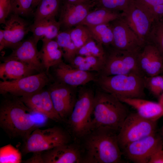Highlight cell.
<instances>
[{"label":"cell","mask_w":163,"mask_h":163,"mask_svg":"<svg viewBox=\"0 0 163 163\" xmlns=\"http://www.w3.org/2000/svg\"><path fill=\"white\" fill-rule=\"evenodd\" d=\"M98 83L102 90L118 99L143 98L145 96L144 77L129 73L112 75H102Z\"/></svg>","instance_id":"4"},{"label":"cell","mask_w":163,"mask_h":163,"mask_svg":"<svg viewBox=\"0 0 163 163\" xmlns=\"http://www.w3.org/2000/svg\"><path fill=\"white\" fill-rule=\"evenodd\" d=\"M158 102L163 106V93L159 96Z\"/></svg>","instance_id":"44"},{"label":"cell","mask_w":163,"mask_h":163,"mask_svg":"<svg viewBox=\"0 0 163 163\" xmlns=\"http://www.w3.org/2000/svg\"><path fill=\"white\" fill-rule=\"evenodd\" d=\"M113 34L112 45L120 50L140 51L145 45L122 17L109 23Z\"/></svg>","instance_id":"11"},{"label":"cell","mask_w":163,"mask_h":163,"mask_svg":"<svg viewBox=\"0 0 163 163\" xmlns=\"http://www.w3.org/2000/svg\"><path fill=\"white\" fill-rule=\"evenodd\" d=\"M0 106V126L11 139L24 141L32 132L45 124V118L28 108L19 97L9 94Z\"/></svg>","instance_id":"1"},{"label":"cell","mask_w":163,"mask_h":163,"mask_svg":"<svg viewBox=\"0 0 163 163\" xmlns=\"http://www.w3.org/2000/svg\"><path fill=\"white\" fill-rule=\"evenodd\" d=\"M69 86L61 83L48 90L54 107L62 120L69 117L76 100Z\"/></svg>","instance_id":"17"},{"label":"cell","mask_w":163,"mask_h":163,"mask_svg":"<svg viewBox=\"0 0 163 163\" xmlns=\"http://www.w3.org/2000/svg\"><path fill=\"white\" fill-rule=\"evenodd\" d=\"M63 0H41L34 12V21L56 18L59 13Z\"/></svg>","instance_id":"25"},{"label":"cell","mask_w":163,"mask_h":163,"mask_svg":"<svg viewBox=\"0 0 163 163\" xmlns=\"http://www.w3.org/2000/svg\"><path fill=\"white\" fill-rule=\"evenodd\" d=\"M163 147L159 148L153 153L149 163H163Z\"/></svg>","instance_id":"39"},{"label":"cell","mask_w":163,"mask_h":163,"mask_svg":"<svg viewBox=\"0 0 163 163\" xmlns=\"http://www.w3.org/2000/svg\"><path fill=\"white\" fill-rule=\"evenodd\" d=\"M11 13V0H0V24H4Z\"/></svg>","instance_id":"38"},{"label":"cell","mask_w":163,"mask_h":163,"mask_svg":"<svg viewBox=\"0 0 163 163\" xmlns=\"http://www.w3.org/2000/svg\"><path fill=\"white\" fill-rule=\"evenodd\" d=\"M122 16V13L119 11L97 7L93 11H91L79 24L92 26L109 24Z\"/></svg>","instance_id":"24"},{"label":"cell","mask_w":163,"mask_h":163,"mask_svg":"<svg viewBox=\"0 0 163 163\" xmlns=\"http://www.w3.org/2000/svg\"><path fill=\"white\" fill-rule=\"evenodd\" d=\"M72 40L78 50L89 41L93 39L87 27L81 24L69 29Z\"/></svg>","instance_id":"31"},{"label":"cell","mask_w":163,"mask_h":163,"mask_svg":"<svg viewBox=\"0 0 163 163\" xmlns=\"http://www.w3.org/2000/svg\"><path fill=\"white\" fill-rule=\"evenodd\" d=\"M163 78V75L145 76V88H147L154 95L158 96L159 89Z\"/></svg>","instance_id":"37"},{"label":"cell","mask_w":163,"mask_h":163,"mask_svg":"<svg viewBox=\"0 0 163 163\" xmlns=\"http://www.w3.org/2000/svg\"><path fill=\"white\" fill-rule=\"evenodd\" d=\"M146 43L154 46L163 56V22L161 20L153 22Z\"/></svg>","instance_id":"30"},{"label":"cell","mask_w":163,"mask_h":163,"mask_svg":"<svg viewBox=\"0 0 163 163\" xmlns=\"http://www.w3.org/2000/svg\"><path fill=\"white\" fill-rule=\"evenodd\" d=\"M163 93V78L161 82L158 92V96H159L161 94Z\"/></svg>","instance_id":"43"},{"label":"cell","mask_w":163,"mask_h":163,"mask_svg":"<svg viewBox=\"0 0 163 163\" xmlns=\"http://www.w3.org/2000/svg\"><path fill=\"white\" fill-rule=\"evenodd\" d=\"M33 155L29 158L22 161L25 163H43L42 157V152L33 153Z\"/></svg>","instance_id":"40"},{"label":"cell","mask_w":163,"mask_h":163,"mask_svg":"<svg viewBox=\"0 0 163 163\" xmlns=\"http://www.w3.org/2000/svg\"><path fill=\"white\" fill-rule=\"evenodd\" d=\"M139 52L114 49L107 56L102 69L103 75L109 76L131 73L140 74L138 56Z\"/></svg>","instance_id":"9"},{"label":"cell","mask_w":163,"mask_h":163,"mask_svg":"<svg viewBox=\"0 0 163 163\" xmlns=\"http://www.w3.org/2000/svg\"><path fill=\"white\" fill-rule=\"evenodd\" d=\"M161 21H162L163 22V17L162 18H161Z\"/></svg>","instance_id":"46"},{"label":"cell","mask_w":163,"mask_h":163,"mask_svg":"<svg viewBox=\"0 0 163 163\" xmlns=\"http://www.w3.org/2000/svg\"><path fill=\"white\" fill-rule=\"evenodd\" d=\"M140 8L153 21L160 20L163 17V4H142Z\"/></svg>","instance_id":"36"},{"label":"cell","mask_w":163,"mask_h":163,"mask_svg":"<svg viewBox=\"0 0 163 163\" xmlns=\"http://www.w3.org/2000/svg\"><path fill=\"white\" fill-rule=\"evenodd\" d=\"M30 109L56 122L62 120L56 111L49 91L43 89L32 94L20 97Z\"/></svg>","instance_id":"14"},{"label":"cell","mask_w":163,"mask_h":163,"mask_svg":"<svg viewBox=\"0 0 163 163\" xmlns=\"http://www.w3.org/2000/svg\"><path fill=\"white\" fill-rule=\"evenodd\" d=\"M117 132L108 128L94 129L84 137L85 155L82 163L122 162Z\"/></svg>","instance_id":"2"},{"label":"cell","mask_w":163,"mask_h":163,"mask_svg":"<svg viewBox=\"0 0 163 163\" xmlns=\"http://www.w3.org/2000/svg\"><path fill=\"white\" fill-rule=\"evenodd\" d=\"M41 0H33V6L34 8L37 7Z\"/></svg>","instance_id":"45"},{"label":"cell","mask_w":163,"mask_h":163,"mask_svg":"<svg viewBox=\"0 0 163 163\" xmlns=\"http://www.w3.org/2000/svg\"><path fill=\"white\" fill-rule=\"evenodd\" d=\"M5 48H15L30 31V24L22 17L11 13L3 24Z\"/></svg>","instance_id":"15"},{"label":"cell","mask_w":163,"mask_h":163,"mask_svg":"<svg viewBox=\"0 0 163 163\" xmlns=\"http://www.w3.org/2000/svg\"><path fill=\"white\" fill-rule=\"evenodd\" d=\"M103 46L92 39L78 50L77 55L92 56L106 60L107 56Z\"/></svg>","instance_id":"29"},{"label":"cell","mask_w":163,"mask_h":163,"mask_svg":"<svg viewBox=\"0 0 163 163\" xmlns=\"http://www.w3.org/2000/svg\"><path fill=\"white\" fill-rule=\"evenodd\" d=\"M49 78L46 73L41 72L11 81H0V93L21 97L28 96L43 89Z\"/></svg>","instance_id":"8"},{"label":"cell","mask_w":163,"mask_h":163,"mask_svg":"<svg viewBox=\"0 0 163 163\" xmlns=\"http://www.w3.org/2000/svg\"><path fill=\"white\" fill-rule=\"evenodd\" d=\"M105 60L92 56L77 55L70 63L73 67L88 72L102 70Z\"/></svg>","instance_id":"26"},{"label":"cell","mask_w":163,"mask_h":163,"mask_svg":"<svg viewBox=\"0 0 163 163\" xmlns=\"http://www.w3.org/2000/svg\"><path fill=\"white\" fill-rule=\"evenodd\" d=\"M56 66L55 72L56 77L62 83L68 86L84 85L95 79L91 72L80 70L62 61Z\"/></svg>","instance_id":"19"},{"label":"cell","mask_w":163,"mask_h":163,"mask_svg":"<svg viewBox=\"0 0 163 163\" xmlns=\"http://www.w3.org/2000/svg\"><path fill=\"white\" fill-rule=\"evenodd\" d=\"M61 27L59 21L56 18H50L34 21L30 24V32L32 37L37 43L43 39L53 40L56 39Z\"/></svg>","instance_id":"22"},{"label":"cell","mask_w":163,"mask_h":163,"mask_svg":"<svg viewBox=\"0 0 163 163\" xmlns=\"http://www.w3.org/2000/svg\"><path fill=\"white\" fill-rule=\"evenodd\" d=\"M156 122L145 119L136 112L129 113L117 135L120 149H123L129 143L155 133Z\"/></svg>","instance_id":"7"},{"label":"cell","mask_w":163,"mask_h":163,"mask_svg":"<svg viewBox=\"0 0 163 163\" xmlns=\"http://www.w3.org/2000/svg\"><path fill=\"white\" fill-rule=\"evenodd\" d=\"M63 53V57L71 63L77 55L78 49L71 38L69 29L59 31L55 39Z\"/></svg>","instance_id":"27"},{"label":"cell","mask_w":163,"mask_h":163,"mask_svg":"<svg viewBox=\"0 0 163 163\" xmlns=\"http://www.w3.org/2000/svg\"><path fill=\"white\" fill-rule=\"evenodd\" d=\"M163 146L161 138L155 133L129 143L123 150L131 161L149 163L152 155Z\"/></svg>","instance_id":"10"},{"label":"cell","mask_w":163,"mask_h":163,"mask_svg":"<svg viewBox=\"0 0 163 163\" xmlns=\"http://www.w3.org/2000/svg\"><path fill=\"white\" fill-rule=\"evenodd\" d=\"M71 3H79L90 1L92 0H63Z\"/></svg>","instance_id":"42"},{"label":"cell","mask_w":163,"mask_h":163,"mask_svg":"<svg viewBox=\"0 0 163 163\" xmlns=\"http://www.w3.org/2000/svg\"><path fill=\"white\" fill-rule=\"evenodd\" d=\"M5 48V41L4 38L3 30L2 29L0 30V50L2 51Z\"/></svg>","instance_id":"41"},{"label":"cell","mask_w":163,"mask_h":163,"mask_svg":"<svg viewBox=\"0 0 163 163\" xmlns=\"http://www.w3.org/2000/svg\"><path fill=\"white\" fill-rule=\"evenodd\" d=\"M0 65V78L3 81H11L33 75L37 70L21 61L15 60L3 61Z\"/></svg>","instance_id":"21"},{"label":"cell","mask_w":163,"mask_h":163,"mask_svg":"<svg viewBox=\"0 0 163 163\" xmlns=\"http://www.w3.org/2000/svg\"><path fill=\"white\" fill-rule=\"evenodd\" d=\"M122 17L131 29L145 44L154 22L133 0L122 13Z\"/></svg>","instance_id":"12"},{"label":"cell","mask_w":163,"mask_h":163,"mask_svg":"<svg viewBox=\"0 0 163 163\" xmlns=\"http://www.w3.org/2000/svg\"><path fill=\"white\" fill-rule=\"evenodd\" d=\"M162 136H163V130H162Z\"/></svg>","instance_id":"47"},{"label":"cell","mask_w":163,"mask_h":163,"mask_svg":"<svg viewBox=\"0 0 163 163\" xmlns=\"http://www.w3.org/2000/svg\"><path fill=\"white\" fill-rule=\"evenodd\" d=\"M135 109L141 117L154 122L163 116V106L158 102L143 98H122L119 99Z\"/></svg>","instance_id":"20"},{"label":"cell","mask_w":163,"mask_h":163,"mask_svg":"<svg viewBox=\"0 0 163 163\" xmlns=\"http://www.w3.org/2000/svg\"><path fill=\"white\" fill-rule=\"evenodd\" d=\"M152 45L150 66L146 76L159 75L163 71V56L157 48Z\"/></svg>","instance_id":"34"},{"label":"cell","mask_w":163,"mask_h":163,"mask_svg":"<svg viewBox=\"0 0 163 163\" xmlns=\"http://www.w3.org/2000/svg\"><path fill=\"white\" fill-rule=\"evenodd\" d=\"M86 26L97 42L102 45H112L113 34L109 23Z\"/></svg>","instance_id":"28"},{"label":"cell","mask_w":163,"mask_h":163,"mask_svg":"<svg viewBox=\"0 0 163 163\" xmlns=\"http://www.w3.org/2000/svg\"><path fill=\"white\" fill-rule=\"evenodd\" d=\"M124 104L108 93L97 92L94 97L92 130L106 128L118 132L129 114Z\"/></svg>","instance_id":"3"},{"label":"cell","mask_w":163,"mask_h":163,"mask_svg":"<svg viewBox=\"0 0 163 163\" xmlns=\"http://www.w3.org/2000/svg\"><path fill=\"white\" fill-rule=\"evenodd\" d=\"M133 0H94L97 7L110 10L123 11Z\"/></svg>","instance_id":"35"},{"label":"cell","mask_w":163,"mask_h":163,"mask_svg":"<svg viewBox=\"0 0 163 163\" xmlns=\"http://www.w3.org/2000/svg\"><path fill=\"white\" fill-rule=\"evenodd\" d=\"M37 43L31 36L23 40L12 49L10 54L3 57L2 60H17L29 65L37 71H40L43 66L37 49Z\"/></svg>","instance_id":"16"},{"label":"cell","mask_w":163,"mask_h":163,"mask_svg":"<svg viewBox=\"0 0 163 163\" xmlns=\"http://www.w3.org/2000/svg\"><path fill=\"white\" fill-rule=\"evenodd\" d=\"M95 5L94 1L71 3L63 0L59 21L61 27L68 30L79 24L84 20L91 9Z\"/></svg>","instance_id":"13"},{"label":"cell","mask_w":163,"mask_h":163,"mask_svg":"<svg viewBox=\"0 0 163 163\" xmlns=\"http://www.w3.org/2000/svg\"><path fill=\"white\" fill-rule=\"evenodd\" d=\"M79 147L69 143L57 146L42 152L43 163H82V156Z\"/></svg>","instance_id":"18"},{"label":"cell","mask_w":163,"mask_h":163,"mask_svg":"<svg viewBox=\"0 0 163 163\" xmlns=\"http://www.w3.org/2000/svg\"><path fill=\"white\" fill-rule=\"evenodd\" d=\"M21 152L10 144L0 148V163H20Z\"/></svg>","instance_id":"32"},{"label":"cell","mask_w":163,"mask_h":163,"mask_svg":"<svg viewBox=\"0 0 163 163\" xmlns=\"http://www.w3.org/2000/svg\"><path fill=\"white\" fill-rule=\"evenodd\" d=\"M94 95L89 89L82 90L78 94L68 122L76 138H84L92 130Z\"/></svg>","instance_id":"5"},{"label":"cell","mask_w":163,"mask_h":163,"mask_svg":"<svg viewBox=\"0 0 163 163\" xmlns=\"http://www.w3.org/2000/svg\"><path fill=\"white\" fill-rule=\"evenodd\" d=\"M40 128L34 130L23 141L21 152L24 154L43 152L69 143V135L62 128L57 126L44 129Z\"/></svg>","instance_id":"6"},{"label":"cell","mask_w":163,"mask_h":163,"mask_svg":"<svg viewBox=\"0 0 163 163\" xmlns=\"http://www.w3.org/2000/svg\"><path fill=\"white\" fill-rule=\"evenodd\" d=\"M162 130H163V129H162Z\"/></svg>","instance_id":"48"},{"label":"cell","mask_w":163,"mask_h":163,"mask_svg":"<svg viewBox=\"0 0 163 163\" xmlns=\"http://www.w3.org/2000/svg\"><path fill=\"white\" fill-rule=\"evenodd\" d=\"M33 0H11V13L21 17L34 13Z\"/></svg>","instance_id":"33"},{"label":"cell","mask_w":163,"mask_h":163,"mask_svg":"<svg viewBox=\"0 0 163 163\" xmlns=\"http://www.w3.org/2000/svg\"><path fill=\"white\" fill-rule=\"evenodd\" d=\"M41 40L40 56L43 67L47 72L50 67L62 61L63 53L55 40L43 39Z\"/></svg>","instance_id":"23"}]
</instances>
